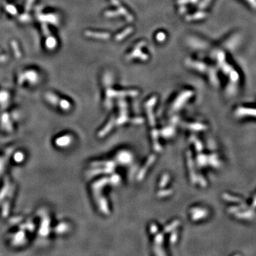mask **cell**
Segmentation results:
<instances>
[{"mask_svg":"<svg viewBox=\"0 0 256 256\" xmlns=\"http://www.w3.org/2000/svg\"><path fill=\"white\" fill-rule=\"evenodd\" d=\"M9 99V94L5 90L0 92V103H2L4 105L7 104Z\"/></svg>","mask_w":256,"mask_h":256,"instance_id":"cell-8","label":"cell"},{"mask_svg":"<svg viewBox=\"0 0 256 256\" xmlns=\"http://www.w3.org/2000/svg\"><path fill=\"white\" fill-rule=\"evenodd\" d=\"M27 241L26 234L24 231H19L14 233L9 238V243L14 247H19L24 245Z\"/></svg>","mask_w":256,"mask_h":256,"instance_id":"cell-2","label":"cell"},{"mask_svg":"<svg viewBox=\"0 0 256 256\" xmlns=\"http://www.w3.org/2000/svg\"><path fill=\"white\" fill-rule=\"evenodd\" d=\"M24 153H22V152H18L17 153L14 154V160L17 163L22 162H23V160H24Z\"/></svg>","mask_w":256,"mask_h":256,"instance_id":"cell-9","label":"cell"},{"mask_svg":"<svg viewBox=\"0 0 256 256\" xmlns=\"http://www.w3.org/2000/svg\"><path fill=\"white\" fill-rule=\"evenodd\" d=\"M38 18L42 22H50L51 24H57L59 22V18L55 14H38Z\"/></svg>","mask_w":256,"mask_h":256,"instance_id":"cell-5","label":"cell"},{"mask_svg":"<svg viewBox=\"0 0 256 256\" xmlns=\"http://www.w3.org/2000/svg\"><path fill=\"white\" fill-rule=\"evenodd\" d=\"M45 44L48 49H50V50L54 49L57 46L56 38L52 36H48L46 38V40Z\"/></svg>","mask_w":256,"mask_h":256,"instance_id":"cell-6","label":"cell"},{"mask_svg":"<svg viewBox=\"0 0 256 256\" xmlns=\"http://www.w3.org/2000/svg\"><path fill=\"white\" fill-rule=\"evenodd\" d=\"M44 98L46 101L48 102V103H49L51 106L59 108L61 98H59L58 95L53 92H47L44 95Z\"/></svg>","mask_w":256,"mask_h":256,"instance_id":"cell-4","label":"cell"},{"mask_svg":"<svg viewBox=\"0 0 256 256\" xmlns=\"http://www.w3.org/2000/svg\"><path fill=\"white\" fill-rule=\"evenodd\" d=\"M72 137L69 135H64L59 136L54 140V143H55L56 146L59 148H63V147H66L69 146L71 144Z\"/></svg>","mask_w":256,"mask_h":256,"instance_id":"cell-3","label":"cell"},{"mask_svg":"<svg viewBox=\"0 0 256 256\" xmlns=\"http://www.w3.org/2000/svg\"><path fill=\"white\" fill-rule=\"evenodd\" d=\"M6 9L9 14L11 15H15L17 14V9H16L13 5L12 4H7Z\"/></svg>","mask_w":256,"mask_h":256,"instance_id":"cell-10","label":"cell"},{"mask_svg":"<svg viewBox=\"0 0 256 256\" xmlns=\"http://www.w3.org/2000/svg\"><path fill=\"white\" fill-rule=\"evenodd\" d=\"M40 81V75L37 71L33 69L27 70L19 75L18 83L19 85L28 83L29 85H35Z\"/></svg>","mask_w":256,"mask_h":256,"instance_id":"cell-1","label":"cell"},{"mask_svg":"<svg viewBox=\"0 0 256 256\" xmlns=\"http://www.w3.org/2000/svg\"><path fill=\"white\" fill-rule=\"evenodd\" d=\"M68 229V225H66V223L60 222L59 224H57L56 226L54 228V231L55 233H56V234L59 235H63L65 234L66 231H67Z\"/></svg>","mask_w":256,"mask_h":256,"instance_id":"cell-7","label":"cell"}]
</instances>
